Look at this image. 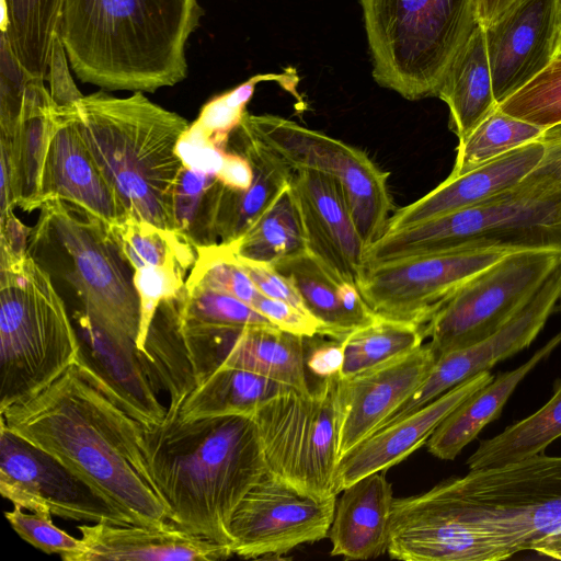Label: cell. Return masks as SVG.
Instances as JSON below:
<instances>
[{
    "label": "cell",
    "instance_id": "obj_1",
    "mask_svg": "<svg viewBox=\"0 0 561 561\" xmlns=\"http://www.w3.org/2000/svg\"><path fill=\"white\" fill-rule=\"evenodd\" d=\"M561 534V456L470 470L393 499L387 552L404 561H500Z\"/></svg>",
    "mask_w": 561,
    "mask_h": 561
},
{
    "label": "cell",
    "instance_id": "obj_2",
    "mask_svg": "<svg viewBox=\"0 0 561 561\" xmlns=\"http://www.w3.org/2000/svg\"><path fill=\"white\" fill-rule=\"evenodd\" d=\"M0 422L54 457L133 525L168 524L142 451V425L76 364L37 396L1 411Z\"/></svg>",
    "mask_w": 561,
    "mask_h": 561
},
{
    "label": "cell",
    "instance_id": "obj_3",
    "mask_svg": "<svg viewBox=\"0 0 561 561\" xmlns=\"http://www.w3.org/2000/svg\"><path fill=\"white\" fill-rule=\"evenodd\" d=\"M165 413L142 426L141 447L168 522L192 535L230 545L232 516L268 472L252 416L184 421Z\"/></svg>",
    "mask_w": 561,
    "mask_h": 561
},
{
    "label": "cell",
    "instance_id": "obj_4",
    "mask_svg": "<svg viewBox=\"0 0 561 561\" xmlns=\"http://www.w3.org/2000/svg\"><path fill=\"white\" fill-rule=\"evenodd\" d=\"M203 13L198 0H65L58 34L81 82L154 92L186 79Z\"/></svg>",
    "mask_w": 561,
    "mask_h": 561
},
{
    "label": "cell",
    "instance_id": "obj_5",
    "mask_svg": "<svg viewBox=\"0 0 561 561\" xmlns=\"http://www.w3.org/2000/svg\"><path fill=\"white\" fill-rule=\"evenodd\" d=\"M79 130L128 219L173 230V190L183 167L176 152L188 122L144 95L99 91L73 106Z\"/></svg>",
    "mask_w": 561,
    "mask_h": 561
},
{
    "label": "cell",
    "instance_id": "obj_6",
    "mask_svg": "<svg viewBox=\"0 0 561 561\" xmlns=\"http://www.w3.org/2000/svg\"><path fill=\"white\" fill-rule=\"evenodd\" d=\"M80 341L49 272L28 252L0 263V412L76 364Z\"/></svg>",
    "mask_w": 561,
    "mask_h": 561
},
{
    "label": "cell",
    "instance_id": "obj_7",
    "mask_svg": "<svg viewBox=\"0 0 561 561\" xmlns=\"http://www.w3.org/2000/svg\"><path fill=\"white\" fill-rule=\"evenodd\" d=\"M373 78L403 99L436 96L478 25L476 0H358Z\"/></svg>",
    "mask_w": 561,
    "mask_h": 561
},
{
    "label": "cell",
    "instance_id": "obj_8",
    "mask_svg": "<svg viewBox=\"0 0 561 561\" xmlns=\"http://www.w3.org/2000/svg\"><path fill=\"white\" fill-rule=\"evenodd\" d=\"M460 248L561 252V192L517 184L473 207L382 233L367 265Z\"/></svg>",
    "mask_w": 561,
    "mask_h": 561
},
{
    "label": "cell",
    "instance_id": "obj_9",
    "mask_svg": "<svg viewBox=\"0 0 561 561\" xmlns=\"http://www.w3.org/2000/svg\"><path fill=\"white\" fill-rule=\"evenodd\" d=\"M28 247L54 250L58 272L77 294L81 312L121 342H135L140 302L133 268L110 227L84 209L60 199L39 208Z\"/></svg>",
    "mask_w": 561,
    "mask_h": 561
},
{
    "label": "cell",
    "instance_id": "obj_10",
    "mask_svg": "<svg viewBox=\"0 0 561 561\" xmlns=\"http://www.w3.org/2000/svg\"><path fill=\"white\" fill-rule=\"evenodd\" d=\"M336 378L320 379L308 393L289 389L252 416L268 472L317 500L337 495Z\"/></svg>",
    "mask_w": 561,
    "mask_h": 561
},
{
    "label": "cell",
    "instance_id": "obj_11",
    "mask_svg": "<svg viewBox=\"0 0 561 561\" xmlns=\"http://www.w3.org/2000/svg\"><path fill=\"white\" fill-rule=\"evenodd\" d=\"M238 127L279 157L294 172L312 171L342 187L366 247L385 231L393 209L388 179L362 149L273 114L244 113Z\"/></svg>",
    "mask_w": 561,
    "mask_h": 561
},
{
    "label": "cell",
    "instance_id": "obj_12",
    "mask_svg": "<svg viewBox=\"0 0 561 561\" xmlns=\"http://www.w3.org/2000/svg\"><path fill=\"white\" fill-rule=\"evenodd\" d=\"M560 262L557 251L510 252L467 280L424 324L435 358L502 329Z\"/></svg>",
    "mask_w": 561,
    "mask_h": 561
},
{
    "label": "cell",
    "instance_id": "obj_13",
    "mask_svg": "<svg viewBox=\"0 0 561 561\" xmlns=\"http://www.w3.org/2000/svg\"><path fill=\"white\" fill-rule=\"evenodd\" d=\"M506 253L460 248L389 260L367 266L358 289L377 316L424 325L461 285Z\"/></svg>",
    "mask_w": 561,
    "mask_h": 561
},
{
    "label": "cell",
    "instance_id": "obj_14",
    "mask_svg": "<svg viewBox=\"0 0 561 561\" xmlns=\"http://www.w3.org/2000/svg\"><path fill=\"white\" fill-rule=\"evenodd\" d=\"M336 495L317 500L267 472L237 507L230 547L243 559H280L328 537Z\"/></svg>",
    "mask_w": 561,
    "mask_h": 561
},
{
    "label": "cell",
    "instance_id": "obj_15",
    "mask_svg": "<svg viewBox=\"0 0 561 561\" xmlns=\"http://www.w3.org/2000/svg\"><path fill=\"white\" fill-rule=\"evenodd\" d=\"M0 492L14 507L76 522L133 525L84 481L0 422Z\"/></svg>",
    "mask_w": 561,
    "mask_h": 561
},
{
    "label": "cell",
    "instance_id": "obj_16",
    "mask_svg": "<svg viewBox=\"0 0 561 561\" xmlns=\"http://www.w3.org/2000/svg\"><path fill=\"white\" fill-rule=\"evenodd\" d=\"M561 298V262L522 310L489 337L436 359L424 381L378 430L432 402L467 379L527 348L543 329ZM377 430V431H378Z\"/></svg>",
    "mask_w": 561,
    "mask_h": 561
},
{
    "label": "cell",
    "instance_id": "obj_17",
    "mask_svg": "<svg viewBox=\"0 0 561 561\" xmlns=\"http://www.w3.org/2000/svg\"><path fill=\"white\" fill-rule=\"evenodd\" d=\"M483 30L493 93L499 105L531 81L558 55L561 0H517Z\"/></svg>",
    "mask_w": 561,
    "mask_h": 561
},
{
    "label": "cell",
    "instance_id": "obj_18",
    "mask_svg": "<svg viewBox=\"0 0 561 561\" xmlns=\"http://www.w3.org/2000/svg\"><path fill=\"white\" fill-rule=\"evenodd\" d=\"M309 339L277 328L198 330L193 333L191 345L195 368L202 377L221 366L232 367L308 393Z\"/></svg>",
    "mask_w": 561,
    "mask_h": 561
},
{
    "label": "cell",
    "instance_id": "obj_19",
    "mask_svg": "<svg viewBox=\"0 0 561 561\" xmlns=\"http://www.w3.org/2000/svg\"><path fill=\"white\" fill-rule=\"evenodd\" d=\"M290 188L300 215L307 251L335 278L358 287L366 271V244L341 185L312 171L294 172Z\"/></svg>",
    "mask_w": 561,
    "mask_h": 561
},
{
    "label": "cell",
    "instance_id": "obj_20",
    "mask_svg": "<svg viewBox=\"0 0 561 561\" xmlns=\"http://www.w3.org/2000/svg\"><path fill=\"white\" fill-rule=\"evenodd\" d=\"M436 358L428 344L378 368L336 378L340 459L371 435L424 381Z\"/></svg>",
    "mask_w": 561,
    "mask_h": 561
},
{
    "label": "cell",
    "instance_id": "obj_21",
    "mask_svg": "<svg viewBox=\"0 0 561 561\" xmlns=\"http://www.w3.org/2000/svg\"><path fill=\"white\" fill-rule=\"evenodd\" d=\"M73 106L56 108L42 180L43 204L49 199L65 201L111 228L128 217L85 146Z\"/></svg>",
    "mask_w": 561,
    "mask_h": 561
},
{
    "label": "cell",
    "instance_id": "obj_22",
    "mask_svg": "<svg viewBox=\"0 0 561 561\" xmlns=\"http://www.w3.org/2000/svg\"><path fill=\"white\" fill-rule=\"evenodd\" d=\"M80 352L76 365L118 408L144 427L160 424L167 408L158 400L135 342H121L75 313Z\"/></svg>",
    "mask_w": 561,
    "mask_h": 561
},
{
    "label": "cell",
    "instance_id": "obj_23",
    "mask_svg": "<svg viewBox=\"0 0 561 561\" xmlns=\"http://www.w3.org/2000/svg\"><path fill=\"white\" fill-rule=\"evenodd\" d=\"M493 378L490 370L482 371L416 411L374 432L340 459L336 493L368 474L385 471L405 459L428 440L437 426L460 403Z\"/></svg>",
    "mask_w": 561,
    "mask_h": 561
},
{
    "label": "cell",
    "instance_id": "obj_24",
    "mask_svg": "<svg viewBox=\"0 0 561 561\" xmlns=\"http://www.w3.org/2000/svg\"><path fill=\"white\" fill-rule=\"evenodd\" d=\"M543 153L540 141L524 145L461 175L448 176L431 192L393 211L383 233L473 207L522 182Z\"/></svg>",
    "mask_w": 561,
    "mask_h": 561
},
{
    "label": "cell",
    "instance_id": "obj_25",
    "mask_svg": "<svg viewBox=\"0 0 561 561\" xmlns=\"http://www.w3.org/2000/svg\"><path fill=\"white\" fill-rule=\"evenodd\" d=\"M84 546L75 561H215L233 554L230 545L192 535L170 523L161 527L105 522L78 527Z\"/></svg>",
    "mask_w": 561,
    "mask_h": 561
},
{
    "label": "cell",
    "instance_id": "obj_26",
    "mask_svg": "<svg viewBox=\"0 0 561 561\" xmlns=\"http://www.w3.org/2000/svg\"><path fill=\"white\" fill-rule=\"evenodd\" d=\"M392 486L383 471L368 474L342 491L328 534L331 556L375 559L387 551Z\"/></svg>",
    "mask_w": 561,
    "mask_h": 561
},
{
    "label": "cell",
    "instance_id": "obj_27",
    "mask_svg": "<svg viewBox=\"0 0 561 561\" xmlns=\"http://www.w3.org/2000/svg\"><path fill=\"white\" fill-rule=\"evenodd\" d=\"M43 78L26 85L20 118L9 136L0 135V150L11 164L16 207L31 213L43 205L42 180L56 107Z\"/></svg>",
    "mask_w": 561,
    "mask_h": 561
},
{
    "label": "cell",
    "instance_id": "obj_28",
    "mask_svg": "<svg viewBox=\"0 0 561 561\" xmlns=\"http://www.w3.org/2000/svg\"><path fill=\"white\" fill-rule=\"evenodd\" d=\"M238 140L232 149L248 158L254 179L245 191H232L219 182L215 211L217 244L229 245L262 215L290 184L294 171L275 153L237 127L231 135Z\"/></svg>",
    "mask_w": 561,
    "mask_h": 561
},
{
    "label": "cell",
    "instance_id": "obj_29",
    "mask_svg": "<svg viewBox=\"0 0 561 561\" xmlns=\"http://www.w3.org/2000/svg\"><path fill=\"white\" fill-rule=\"evenodd\" d=\"M561 344V331L517 368L500 373L460 403L427 440L428 451L443 460L455 459L491 422L495 421L520 381Z\"/></svg>",
    "mask_w": 561,
    "mask_h": 561
},
{
    "label": "cell",
    "instance_id": "obj_30",
    "mask_svg": "<svg viewBox=\"0 0 561 561\" xmlns=\"http://www.w3.org/2000/svg\"><path fill=\"white\" fill-rule=\"evenodd\" d=\"M436 96L448 106V126L458 140L469 135L497 107L484 30L480 24L474 27L451 60Z\"/></svg>",
    "mask_w": 561,
    "mask_h": 561
},
{
    "label": "cell",
    "instance_id": "obj_31",
    "mask_svg": "<svg viewBox=\"0 0 561 561\" xmlns=\"http://www.w3.org/2000/svg\"><path fill=\"white\" fill-rule=\"evenodd\" d=\"M291 388L264 376L232 367H218L183 401L184 421L227 415L253 416L272 398Z\"/></svg>",
    "mask_w": 561,
    "mask_h": 561
},
{
    "label": "cell",
    "instance_id": "obj_32",
    "mask_svg": "<svg viewBox=\"0 0 561 561\" xmlns=\"http://www.w3.org/2000/svg\"><path fill=\"white\" fill-rule=\"evenodd\" d=\"M178 298V297H176ZM176 298L162 301L152 319L140 359L157 392L170 398L167 412H180L185 398L196 387L185 343L179 327Z\"/></svg>",
    "mask_w": 561,
    "mask_h": 561
},
{
    "label": "cell",
    "instance_id": "obj_33",
    "mask_svg": "<svg viewBox=\"0 0 561 561\" xmlns=\"http://www.w3.org/2000/svg\"><path fill=\"white\" fill-rule=\"evenodd\" d=\"M561 437V378L551 398L536 412L483 439L467 460L470 470L501 467L536 455Z\"/></svg>",
    "mask_w": 561,
    "mask_h": 561
},
{
    "label": "cell",
    "instance_id": "obj_34",
    "mask_svg": "<svg viewBox=\"0 0 561 561\" xmlns=\"http://www.w3.org/2000/svg\"><path fill=\"white\" fill-rule=\"evenodd\" d=\"M65 0H1V31L34 77L46 79Z\"/></svg>",
    "mask_w": 561,
    "mask_h": 561
},
{
    "label": "cell",
    "instance_id": "obj_35",
    "mask_svg": "<svg viewBox=\"0 0 561 561\" xmlns=\"http://www.w3.org/2000/svg\"><path fill=\"white\" fill-rule=\"evenodd\" d=\"M228 247L238 257L270 265L306 251L304 228L290 184Z\"/></svg>",
    "mask_w": 561,
    "mask_h": 561
},
{
    "label": "cell",
    "instance_id": "obj_36",
    "mask_svg": "<svg viewBox=\"0 0 561 561\" xmlns=\"http://www.w3.org/2000/svg\"><path fill=\"white\" fill-rule=\"evenodd\" d=\"M273 266L296 287L309 313L322 323L324 335L342 342L356 330L341 301L343 280L335 278L311 253L302 251Z\"/></svg>",
    "mask_w": 561,
    "mask_h": 561
},
{
    "label": "cell",
    "instance_id": "obj_37",
    "mask_svg": "<svg viewBox=\"0 0 561 561\" xmlns=\"http://www.w3.org/2000/svg\"><path fill=\"white\" fill-rule=\"evenodd\" d=\"M424 325L377 316L352 331L343 341L340 377L350 378L378 368L423 345Z\"/></svg>",
    "mask_w": 561,
    "mask_h": 561
},
{
    "label": "cell",
    "instance_id": "obj_38",
    "mask_svg": "<svg viewBox=\"0 0 561 561\" xmlns=\"http://www.w3.org/2000/svg\"><path fill=\"white\" fill-rule=\"evenodd\" d=\"M543 129L502 112L497 105L469 135L458 140L455 163L448 176L461 175L524 145L537 141Z\"/></svg>",
    "mask_w": 561,
    "mask_h": 561
},
{
    "label": "cell",
    "instance_id": "obj_39",
    "mask_svg": "<svg viewBox=\"0 0 561 561\" xmlns=\"http://www.w3.org/2000/svg\"><path fill=\"white\" fill-rule=\"evenodd\" d=\"M176 302L183 329L277 328L250 305L201 284L185 283Z\"/></svg>",
    "mask_w": 561,
    "mask_h": 561
},
{
    "label": "cell",
    "instance_id": "obj_40",
    "mask_svg": "<svg viewBox=\"0 0 561 561\" xmlns=\"http://www.w3.org/2000/svg\"><path fill=\"white\" fill-rule=\"evenodd\" d=\"M219 181L216 174L182 167L173 199V230L196 249L217 244L215 211Z\"/></svg>",
    "mask_w": 561,
    "mask_h": 561
},
{
    "label": "cell",
    "instance_id": "obj_41",
    "mask_svg": "<svg viewBox=\"0 0 561 561\" xmlns=\"http://www.w3.org/2000/svg\"><path fill=\"white\" fill-rule=\"evenodd\" d=\"M499 108L543 128L561 123V53Z\"/></svg>",
    "mask_w": 561,
    "mask_h": 561
},
{
    "label": "cell",
    "instance_id": "obj_42",
    "mask_svg": "<svg viewBox=\"0 0 561 561\" xmlns=\"http://www.w3.org/2000/svg\"><path fill=\"white\" fill-rule=\"evenodd\" d=\"M197 259L186 283L201 284L231 295L251 307L261 295L228 245L197 248Z\"/></svg>",
    "mask_w": 561,
    "mask_h": 561
},
{
    "label": "cell",
    "instance_id": "obj_43",
    "mask_svg": "<svg viewBox=\"0 0 561 561\" xmlns=\"http://www.w3.org/2000/svg\"><path fill=\"white\" fill-rule=\"evenodd\" d=\"M4 516L23 540L47 554L75 561L84 550L81 538H75L54 525L51 514L27 513L13 506L12 511L4 512Z\"/></svg>",
    "mask_w": 561,
    "mask_h": 561
},
{
    "label": "cell",
    "instance_id": "obj_44",
    "mask_svg": "<svg viewBox=\"0 0 561 561\" xmlns=\"http://www.w3.org/2000/svg\"><path fill=\"white\" fill-rule=\"evenodd\" d=\"M34 77L21 64L4 31L0 35V135L12 134L22 111L27 82Z\"/></svg>",
    "mask_w": 561,
    "mask_h": 561
},
{
    "label": "cell",
    "instance_id": "obj_45",
    "mask_svg": "<svg viewBox=\"0 0 561 561\" xmlns=\"http://www.w3.org/2000/svg\"><path fill=\"white\" fill-rule=\"evenodd\" d=\"M543 153L519 184L546 192H561V123L546 127L539 137Z\"/></svg>",
    "mask_w": 561,
    "mask_h": 561
},
{
    "label": "cell",
    "instance_id": "obj_46",
    "mask_svg": "<svg viewBox=\"0 0 561 561\" xmlns=\"http://www.w3.org/2000/svg\"><path fill=\"white\" fill-rule=\"evenodd\" d=\"M278 329L304 337L324 335L322 323L293 305L260 295L252 306Z\"/></svg>",
    "mask_w": 561,
    "mask_h": 561
},
{
    "label": "cell",
    "instance_id": "obj_47",
    "mask_svg": "<svg viewBox=\"0 0 561 561\" xmlns=\"http://www.w3.org/2000/svg\"><path fill=\"white\" fill-rule=\"evenodd\" d=\"M176 152L183 167L217 175L224 164L227 150L214 145L193 124L180 138Z\"/></svg>",
    "mask_w": 561,
    "mask_h": 561
},
{
    "label": "cell",
    "instance_id": "obj_48",
    "mask_svg": "<svg viewBox=\"0 0 561 561\" xmlns=\"http://www.w3.org/2000/svg\"><path fill=\"white\" fill-rule=\"evenodd\" d=\"M46 79L49 82L51 101L58 110L71 107L84 96L72 79L69 59L59 34L51 47Z\"/></svg>",
    "mask_w": 561,
    "mask_h": 561
},
{
    "label": "cell",
    "instance_id": "obj_49",
    "mask_svg": "<svg viewBox=\"0 0 561 561\" xmlns=\"http://www.w3.org/2000/svg\"><path fill=\"white\" fill-rule=\"evenodd\" d=\"M236 257L262 295L286 301L309 313L296 287L273 265Z\"/></svg>",
    "mask_w": 561,
    "mask_h": 561
},
{
    "label": "cell",
    "instance_id": "obj_50",
    "mask_svg": "<svg viewBox=\"0 0 561 561\" xmlns=\"http://www.w3.org/2000/svg\"><path fill=\"white\" fill-rule=\"evenodd\" d=\"M31 231L32 228L22 224L13 211L0 220L1 260L12 262L23 260L28 254Z\"/></svg>",
    "mask_w": 561,
    "mask_h": 561
},
{
    "label": "cell",
    "instance_id": "obj_51",
    "mask_svg": "<svg viewBox=\"0 0 561 561\" xmlns=\"http://www.w3.org/2000/svg\"><path fill=\"white\" fill-rule=\"evenodd\" d=\"M343 362L344 351L340 341L333 340L309 345L306 367L319 379L340 375Z\"/></svg>",
    "mask_w": 561,
    "mask_h": 561
},
{
    "label": "cell",
    "instance_id": "obj_52",
    "mask_svg": "<svg viewBox=\"0 0 561 561\" xmlns=\"http://www.w3.org/2000/svg\"><path fill=\"white\" fill-rule=\"evenodd\" d=\"M216 176L221 185L229 190L245 191L253 183L254 172L247 157L227 150L224 164Z\"/></svg>",
    "mask_w": 561,
    "mask_h": 561
},
{
    "label": "cell",
    "instance_id": "obj_53",
    "mask_svg": "<svg viewBox=\"0 0 561 561\" xmlns=\"http://www.w3.org/2000/svg\"><path fill=\"white\" fill-rule=\"evenodd\" d=\"M517 0H476L478 24L488 26L499 19Z\"/></svg>",
    "mask_w": 561,
    "mask_h": 561
},
{
    "label": "cell",
    "instance_id": "obj_54",
    "mask_svg": "<svg viewBox=\"0 0 561 561\" xmlns=\"http://www.w3.org/2000/svg\"><path fill=\"white\" fill-rule=\"evenodd\" d=\"M533 551L553 559L561 560V534L538 541Z\"/></svg>",
    "mask_w": 561,
    "mask_h": 561
},
{
    "label": "cell",
    "instance_id": "obj_55",
    "mask_svg": "<svg viewBox=\"0 0 561 561\" xmlns=\"http://www.w3.org/2000/svg\"><path fill=\"white\" fill-rule=\"evenodd\" d=\"M560 53H561V41H560L559 51H558V54H560Z\"/></svg>",
    "mask_w": 561,
    "mask_h": 561
}]
</instances>
